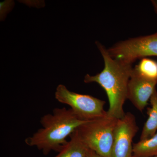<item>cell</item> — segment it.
<instances>
[{
	"mask_svg": "<svg viewBox=\"0 0 157 157\" xmlns=\"http://www.w3.org/2000/svg\"><path fill=\"white\" fill-rule=\"evenodd\" d=\"M96 45L103 56L104 67L101 73L94 76L86 74L85 83L96 82L107 94L109 102L107 113L117 119L124 116V105L127 99L128 84L133 68L132 64L113 58L107 49L100 42Z\"/></svg>",
	"mask_w": 157,
	"mask_h": 157,
	"instance_id": "6da1fadb",
	"label": "cell"
},
{
	"mask_svg": "<svg viewBox=\"0 0 157 157\" xmlns=\"http://www.w3.org/2000/svg\"><path fill=\"white\" fill-rule=\"evenodd\" d=\"M88 121L79 118L70 108H56L52 113L40 119L42 128L25 140L27 145L35 147L43 154L58 152L67 143V138Z\"/></svg>",
	"mask_w": 157,
	"mask_h": 157,
	"instance_id": "7a4b0ae2",
	"label": "cell"
},
{
	"mask_svg": "<svg viewBox=\"0 0 157 157\" xmlns=\"http://www.w3.org/2000/svg\"><path fill=\"white\" fill-rule=\"evenodd\" d=\"M118 120L107 114L88 121L77 129L78 135L87 148L104 157H111Z\"/></svg>",
	"mask_w": 157,
	"mask_h": 157,
	"instance_id": "3957f363",
	"label": "cell"
},
{
	"mask_svg": "<svg viewBox=\"0 0 157 157\" xmlns=\"http://www.w3.org/2000/svg\"><path fill=\"white\" fill-rule=\"evenodd\" d=\"M55 97L60 103L70 106L82 120H94L107 114V111L104 109L105 101L89 95L70 91L63 85L58 86Z\"/></svg>",
	"mask_w": 157,
	"mask_h": 157,
	"instance_id": "277c9868",
	"label": "cell"
},
{
	"mask_svg": "<svg viewBox=\"0 0 157 157\" xmlns=\"http://www.w3.org/2000/svg\"><path fill=\"white\" fill-rule=\"evenodd\" d=\"M107 51L113 58L131 64L138 59L157 56V34L121 41Z\"/></svg>",
	"mask_w": 157,
	"mask_h": 157,
	"instance_id": "5b68a950",
	"label": "cell"
},
{
	"mask_svg": "<svg viewBox=\"0 0 157 157\" xmlns=\"http://www.w3.org/2000/svg\"><path fill=\"white\" fill-rule=\"evenodd\" d=\"M139 130L136 118L131 113L118 120L111 157H133V140Z\"/></svg>",
	"mask_w": 157,
	"mask_h": 157,
	"instance_id": "8992f818",
	"label": "cell"
},
{
	"mask_svg": "<svg viewBox=\"0 0 157 157\" xmlns=\"http://www.w3.org/2000/svg\"><path fill=\"white\" fill-rule=\"evenodd\" d=\"M157 81L145 78L133 69L128 84L127 99L143 112L156 90Z\"/></svg>",
	"mask_w": 157,
	"mask_h": 157,
	"instance_id": "52a82bcc",
	"label": "cell"
},
{
	"mask_svg": "<svg viewBox=\"0 0 157 157\" xmlns=\"http://www.w3.org/2000/svg\"><path fill=\"white\" fill-rule=\"evenodd\" d=\"M70 137V140L54 157H86L88 148L82 140L77 129Z\"/></svg>",
	"mask_w": 157,
	"mask_h": 157,
	"instance_id": "ba28073f",
	"label": "cell"
},
{
	"mask_svg": "<svg viewBox=\"0 0 157 157\" xmlns=\"http://www.w3.org/2000/svg\"><path fill=\"white\" fill-rule=\"evenodd\" d=\"M151 106L147 108L148 117L144 124L140 135V140L152 137L157 132V91L155 90L151 98Z\"/></svg>",
	"mask_w": 157,
	"mask_h": 157,
	"instance_id": "9c48e42d",
	"label": "cell"
},
{
	"mask_svg": "<svg viewBox=\"0 0 157 157\" xmlns=\"http://www.w3.org/2000/svg\"><path fill=\"white\" fill-rule=\"evenodd\" d=\"M133 155L137 157H151L157 155V132L152 137L133 145Z\"/></svg>",
	"mask_w": 157,
	"mask_h": 157,
	"instance_id": "30bf717a",
	"label": "cell"
},
{
	"mask_svg": "<svg viewBox=\"0 0 157 157\" xmlns=\"http://www.w3.org/2000/svg\"><path fill=\"white\" fill-rule=\"evenodd\" d=\"M140 75L157 81V62L151 59H142L134 68Z\"/></svg>",
	"mask_w": 157,
	"mask_h": 157,
	"instance_id": "8fae6325",
	"label": "cell"
},
{
	"mask_svg": "<svg viewBox=\"0 0 157 157\" xmlns=\"http://www.w3.org/2000/svg\"><path fill=\"white\" fill-rule=\"evenodd\" d=\"M86 157H104L101 155L98 154V153L90 149L89 148H88L87 151V154H86Z\"/></svg>",
	"mask_w": 157,
	"mask_h": 157,
	"instance_id": "7c38bea8",
	"label": "cell"
},
{
	"mask_svg": "<svg viewBox=\"0 0 157 157\" xmlns=\"http://www.w3.org/2000/svg\"><path fill=\"white\" fill-rule=\"evenodd\" d=\"M151 2L154 8L155 11L157 14V0H153V1H151ZM156 33L157 34V32Z\"/></svg>",
	"mask_w": 157,
	"mask_h": 157,
	"instance_id": "4fadbf2b",
	"label": "cell"
},
{
	"mask_svg": "<svg viewBox=\"0 0 157 157\" xmlns=\"http://www.w3.org/2000/svg\"><path fill=\"white\" fill-rule=\"evenodd\" d=\"M133 157H137L133 156ZM157 157V155H156V156H154V157Z\"/></svg>",
	"mask_w": 157,
	"mask_h": 157,
	"instance_id": "5bb4252c",
	"label": "cell"
}]
</instances>
